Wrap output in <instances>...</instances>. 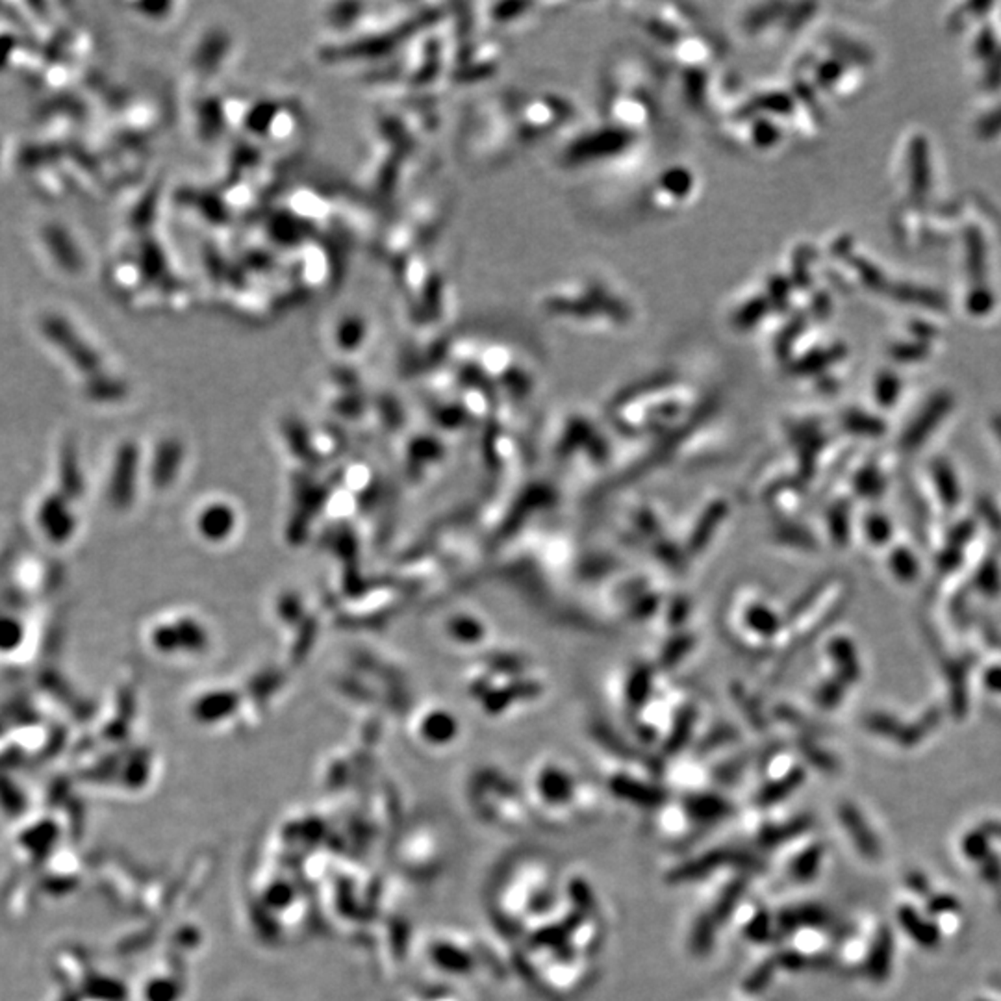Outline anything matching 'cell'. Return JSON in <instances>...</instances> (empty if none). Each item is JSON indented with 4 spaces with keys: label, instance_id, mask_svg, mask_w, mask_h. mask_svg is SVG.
I'll return each mask as SVG.
<instances>
[{
    "label": "cell",
    "instance_id": "30bf717a",
    "mask_svg": "<svg viewBox=\"0 0 1001 1001\" xmlns=\"http://www.w3.org/2000/svg\"><path fill=\"white\" fill-rule=\"evenodd\" d=\"M651 690V676H649V669L645 666H640L638 669L633 671V676L629 677V686H627V700L633 701L635 705H642L647 700V693Z\"/></svg>",
    "mask_w": 1001,
    "mask_h": 1001
},
{
    "label": "cell",
    "instance_id": "5b68a950",
    "mask_svg": "<svg viewBox=\"0 0 1001 1001\" xmlns=\"http://www.w3.org/2000/svg\"><path fill=\"white\" fill-rule=\"evenodd\" d=\"M701 189L700 172L685 162H676L645 182L640 193V210L655 217L676 215L698 201Z\"/></svg>",
    "mask_w": 1001,
    "mask_h": 1001
},
{
    "label": "cell",
    "instance_id": "9c48e42d",
    "mask_svg": "<svg viewBox=\"0 0 1001 1001\" xmlns=\"http://www.w3.org/2000/svg\"><path fill=\"white\" fill-rule=\"evenodd\" d=\"M746 621L753 630H757V633H760V635H770L772 637V635H775V630H777V618L766 605L749 606Z\"/></svg>",
    "mask_w": 1001,
    "mask_h": 1001
},
{
    "label": "cell",
    "instance_id": "6da1fadb",
    "mask_svg": "<svg viewBox=\"0 0 1001 1001\" xmlns=\"http://www.w3.org/2000/svg\"><path fill=\"white\" fill-rule=\"evenodd\" d=\"M538 310L560 326L601 336L627 332L638 319L630 295L614 280L597 273L558 280L538 295Z\"/></svg>",
    "mask_w": 1001,
    "mask_h": 1001
},
{
    "label": "cell",
    "instance_id": "8992f818",
    "mask_svg": "<svg viewBox=\"0 0 1001 1001\" xmlns=\"http://www.w3.org/2000/svg\"><path fill=\"white\" fill-rule=\"evenodd\" d=\"M775 307L765 288L748 290L731 307L729 324L734 332L753 334L765 331L766 321L775 314Z\"/></svg>",
    "mask_w": 1001,
    "mask_h": 1001
},
{
    "label": "cell",
    "instance_id": "7a4b0ae2",
    "mask_svg": "<svg viewBox=\"0 0 1001 1001\" xmlns=\"http://www.w3.org/2000/svg\"><path fill=\"white\" fill-rule=\"evenodd\" d=\"M599 106L601 121L647 140L657 132L664 117L657 90L638 69L630 73L613 69L603 84Z\"/></svg>",
    "mask_w": 1001,
    "mask_h": 1001
},
{
    "label": "cell",
    "instance_id": "52a82bcc",
    "mask_svg": "<svg viewBox=\"0 0 1001 1001\" xmlns=\"http://www.w3.org/2000/svg\"><path fill=\"white\" fill-rule=\"evenodd\" d=\"M821 859H823V847L820 844H809L805 850H797L796 853L792 852L789 855V859L785 861V869L790 879L807 883L818 876L821 868Z\"/></svg>",
    "mask_w": 1001,
    "mask_h": 1001
},
{
    "label": "cell",
    "instance_id": "ba28073f",
    "mask_svg": "<svg viewBox=\"0 0 1001 1001\" xmlns=\"http://www.w3.org/2000/svg\"><path fill=\"white\" fill-rule=\"evenodd\" d=\"M840 818L847 833H850V837L857 844L859 852L868 857H877L879 853L877 840L872 829H869V825L866 827V820L862 818V814L855 807H852V805H844L840 811Z\"/></svg>",
    "mask_w": 1001,
    "mask_h": 1001
},
{
    "label": "cell",
    "instance_id": "3957f363",
    "mask_svg": "<svg viewBox=\"0 0 1001 1001\" xmlns=\"http://www.w3.org/2000/svg\"><path fill=\"white\" fill-rule=\"evenodd\" d=\"M505 104V116L517 145L536 147L543 141L557 140V136L573 130L579 121L575 102L557 92H519L510 95Z\"/></svg>",
    "mask_w": 1001,
    "mask_h": 1001
},
{
    "label": "cell",
    "instance_id": "277c9868",
    "mask_svg": "<svg viewBox=\"0 0 1001 1001\" xmlns=\"http://www.w3.org/2000/svg\"><path fill=\"white\" fill-rule=\"evenodd\" d=\"M647 145V138L630 134L627 130L603 121L592 128L575 130L564 143L560 156L568 169L613 171L637 162Z\"/></svg>",
    "mask_w": 1001,
    "mask_h": 1001
}]
</instances>
